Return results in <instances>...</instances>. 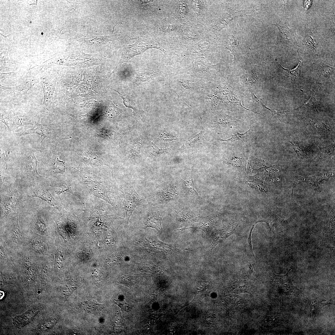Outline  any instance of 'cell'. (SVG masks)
Segmentation results:
<instances>
[{
  "label": "cell",
  "instance_id": "15",
  "mask_svg": "<svg viewBox=\"0 0 335 335\" xmlns=\"http://www.w3.org/2000/svg\"><path fill=\"white\" fill-rule=\"evenodd\" d=\"M301 61L297 66L295 68L292 70L286 69L282 67L286 74L292 79H294L300 77L301 70Z\"/></svg>",
  "mask_w": 335,
  "mask_h": 335
},
{
  "label": "cell",
  "instance_id": "25",
  "mask_svg": "<svg viewBox=\"0 0 335 335\" xmlns=\"http://www.w3.org/2000/svg\"><path fill=\"white\" fill-rule=\"evenodd\" d=\"M311 2L312 1H304V3L305 8L307 9H308L310 7L311 4Z\"/></svg>",
  "mask_w": 335,
  "mask_h": 335
},
{
  "label": "cell",
  "instance_id": "21",
  "mask_svg": "<svg viewBox=\"0 0 335 335\" xmlns=\"http://www.w3.org/2000/svg\"><path fill=\"white\" fill-rule=\"evenodd\" d=\"M152 150L151 154L156 156L159 154L164 153L167 151L166 149H161L159 148L156 145L154 144Z\"/></svg>",
  "mask_w": 335,
  "mask_h": 335
},
{
  "label": "cell",
  "instance_id": "6",
  "mask_svg": "<svg viewBox=\"0 0 335 335\" xmlns=\"http://www.w3.org/2000/svg\"><path fill=\"white\" fill-rule=\"evenodd\" d=\"M34 127L31 129L24 130L15 133L18 136H21L27 134H36L43 137L41 142L45 138H50L51 136L52 130L50 125L42 124L34 122Z\"/></svg>",
  "mask_w": 335,
  "mask_h": 335
},
{
  "label": "cell",
  "instance_id": "22",
  "mask_svg": "<svg viewBox=\"0 0 335 335\" xmlns=\"http://www.w3.org/2000/svg\"><path fill=\"white\" fill-rule=\"evenodd\" d=\"M190 216H189V215H187L186 214H181L179 213L176 212L175 214V216L176 219L180 221L184 220V221L190 220Z\"/></svg>",
  "mask_w": 335,
  "mask_h": 335
},
{
  "label": "cell",
  "instance_id": "1",
  "mask_svg": "<svg viewBox=\"0 0 335 335\" xmlns=\"http://www.w3.org/2000/svg\"><path fill=\"white\" fill-rule=\"evenodd\" d=\"M20 197L14 185L9 186L1 194V209L4 217H9L17 209L19 205Z\"/></svg>",
  "mask_w": 335,
  "mask_h": 335
},
{
  "label": "cell",
  "instance_id": "20",
  "mask_svg": "<svg viewBox=\"0 0 335 335\" xmlns=\"http://www.w3.org/2000/svg\"><path fill=\"white\" fill-rule=\"evenodd\" d=\"M201 126H202V129H201V132L197 134L195 136H194L192 138L190 139V140H188V141H186L188 143H193L194 142H196V141H199V140L200 139H201L200 138H201L203 137V138H205L204 137V136H203V126L202 125L201 122Z\"/></svg>",
  "mask_w": 335,
  "mask_h": 335
},
{
  "label": "cell",
  "instance_id": "10",
  "mask_svg": "<svg viewBox=\"0 0 335 335\" xmlns=\"http://www.w3.org/2000/svg\"><path fill=\"white\" fill-rule=\"evenodd\" d=\"M174 189L172 187H168L158 193L157 199L160 202H166L174 198L176 196Z\"/></svg>",
  "mask_w": 335,
  "mask_h": 335
},
{
  "label": "cell",
  "instance_id": "5",
  "mask_svg": "<svg viewBox=\"0 0 335 335\" xmlns=\"http://www.w3.org/2000/svg\"><path fill=\"white\" fill-rule=\"evenodd\" d=\"M30 190L29 194V196L40 199L54 208L58 207L57 201L45 187L36 185V186L32 187Z\"/></svg>",
  "mask_w": 335,
  "mask_h": 335
},
{
  "label": "cell",
  "instance_id": "14",
  "mask_svg": "<svg viewBox=\"0 0 335 335\" xmlns=\"http://www.w3.org/2000/svg\"><path fill=\"white\" fill-rule=\"evenodd\" d=\"M320 148L319 157L325 158L331 156L334 154V147L333 145H331L327 147Z\"/></svg>",
  "mask_w": 335,
  "mask_h": 335
},
{
  "label": "cell",
  "instance_id": "8",
  "mask_svg": "<svg viewBox=\"0 0 335 335\" xmlns=\"http://www.w3.org/2000/svg\"><path fill=\"white\" fill-rule=\"evenodd\" d=\"M13 121L11 130L27 125H34V124L29 117L25 115H16L13 117Z\"/></svg>",
  "mask_w": 335,
  "mask_h": 335
},
{
  "label": "cell",
  "instance_id": "23",
  "mask_svg": "<svg viewBox=\"0 0 335 335\" xmlns=\"http://www.w3.org/2000/svg\"><path fill=\"white\" fill-rule=\"evenodd\" d=\"M116 303L118 304L119 306H120L122 309H126L127 307V303L126 302V301L121 300H116Z\"/></svg>",
  "mask_w": 335,
  "mask_h": 335
},
{
  "label": "cell",
  "instance_id": "11",
  "mask_svg": "<svg viewBox=\"0 0 335 335\" xmlns=\"http://www.w3.org/2000/svg\"><path fill=\"white\" fill-rule=\"evenodd\" d=\"M182 186L183 188L189 193L197 196H199L195 189L191 175L187 174L185 176L183 182Z\"/></svg>",
  "mask_w": 335,
  "mask_h": 335
},
{
  "label": "cell",
  "instance_id": "26",
  "mask_svg": "<svg viewBox=\"0 0 335 335\" xmlns=\"http://www.w3.org/2000/svg\"><path fill=\"white\" fill-rule=\"evenodd\" d=\"M152 1H151V0H141V1H138V2H140V3H149V2H151Z\"/></svg>",
  "mask_w": 335,
  "mask_h": 335
},
{
  "label": "cell",
  "instance_id": "7",
  "mask_svg": "<svg viewBox=\"0 0 335 335\" xmlns=\"http://www.w3.org/2000/svg\"><path fill=\"white\" fill-rule=\"evenodd\" d=\"M163 217V215L159 213H151L144 220L143 226L145 228L151 227L161 231L162 230V220Z\"/></svg>",
  "mask_w": 335,
  "mask_h": 335
},
{
  "label": "cell",
  "instance_id": "12",
  "mask_svg": "<svg viewBox=\"0 0 335 335\" xmlns=\"http://www.w3.org/2000/svg\"><path fill=\"white\" fill-rule=\"evenodd\" d=\"M209 220L204 219L199 222L196 223L192 226L188 228H196L200 229L203 230L206 235L207 237L212 228V225Z\"/></svg>",
  "mask_w": 335,
  "mask_h": 335
},
{
  "label": "cell",
  "instance_id": "19",
  "mask_svg": "<svg viewBox=\"0 0 335 335\" xmlns=\"http://www.w3.org/2000/svg\"><path fill=\"white\" fill-rule=\"evenodd\" d=\"M1 121L7 126L9 130H11L13 123V118L2 116L1 117Z\"/></svg>",
  "mask_w": 335,
  "mask_h": 335
},
{
  "label": "cell",
  "instance_id": "24",
  "mask_svg": "<svg viewBox=\"0 0 335 335\" xmlns=\"http://www.w3.org/2000/svg\"><path fill=\"white\" fill-rule=\"evenodd\" d=\"M253 227H252V228L251 229V230L250 231L249 234L248 235V243L249 247V248H250V251H251V252L252 253V255L254 256V254H253V251H252V243H251V234H252V230L253 229Z\"/></svg>",
  "mask_w": 335,
  "mask_h": 335
},
{
  "label": "cell",
  "instance_id": "4",
  "mask_svg": "<svg viewBox=\"0 0 335 335\" xmlns=\"http://www.w3.org/2000/svg\"><path fill=\"white\" fill-rule=\"evenodd\" d=\"M158 48L147 42L138 41L134 44L126 46L124 53L125 61H127L134 56L143 53L147 50L151 48Z\"/></svg>",
  "mask_w": 335,
  "mask_h": 335
},
{
  "label": "cell",
  "instance_id": "3",
  "mask_svg": "<svg viewBox=\"0 0 335 335\" xmlns=\"http://www.w3.org/2000/svg\"><path fill=\"white\" fill-rule=\"evenodd\" d=\"M126 212V219L127 224L129 218L136 207L141 202V198L131 184H128L123 192Z\"/></svg>",
  "mask_w": 335,
  "mask_h": 335
},
{
  "label": "cell",
  "instance_id": "2",
  "mask_svg": "<svg viewBox=\"0 0 335 335\" xmlns=\"http://www.w3.org/2000/svg\"><path fill=\"white\" fill-rule=\"evenodd\" d=\"M35 151L29 152L24 158L22 170L26 179L35 184L46 178L40 175L37 171L38 161L35 155Z\"/></svg>",
  "mask_w": 335,
  "mask_h": 335
},
{
  "label": "cell",
  "instance_id": "9",
  "mask_svg": "<svg viewBox=\"0 0 335 335\" xmlns=\"http://www.w3.org/2000/svg\"><path fill=\"white\" fill-rule=\"evenodd\" d=\"M42 85L44 96L43 103L48 105L53 94V85L48 81L44 80L42 81Z\"/></svg>",
  "mask_w": 335,
  "mask_h": 335
},
{
  "label": "cell",
  "instance_id": "17",
  "mask_svg": "<svg viewBox=\"0 0 335 335\" xmlns=\"http://www.w3.org/2000/svg\"><path fill=\"white\" fill-rule=\"evenodd\" d=\"M12 236L13 238L16 240H19L21 239V233L18 225V219L12 228Z\"/></svg>",
  "mask_w": 335,
  "mask_h": 335
},
{
  "label": "cell",
  "instance_id": "16",
  "mask_svg": "<svg viewBox=\"0 0 335 335\" xmlns=\"http://www.w3.org/2000/svg\"><path fill=\"white\" fill-rule=\"evenodd\" d=\"M251 127H250L249 129L246 131L245 133H240L239 132H237L235 134L233 135H231V137L227 140H222L221 139V140L222 141H225L228 142L232 140H244L246 139L247 137L250 135V133L252 132Z\"/></svg>",
  "mask_w": 335,
  "mask_h": 335
},
{
  "label": "cell",
  "instance_id": "13",
  "mask_svg": "<svg viewBox=\"0 0 335 335\" xmlns=\"http://www.w3.org/2000/svg\"><path fill=\"white\" fill-rule=\"evenodd\" d=\"M53 171L55 173H61L64 172L66 169V165L63 161L57 158L53 160L52 163Z\"/></svg>",
  "mask_w": 335,
  "mask_h": 335
},
{
  "label": "cell",
  "instance_id": "18",
  "mask_svg": "<svg viewBox=\"0 0 335 335\" xmlns=\"http://www.w3.org/2000/svg\"><path fill=\"white\" fill-rule=\"evenodd\" d=\"M54 188L55 193L59 198L61 193L69 190V188L67 186L62 184H58L56 185Z\"/></svg>",
  "mask_w": 335,
  "mask_h": 335
}]
</instances>
